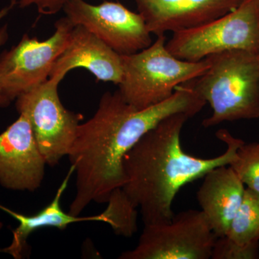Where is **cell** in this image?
Here are the masks:
<instances>
[{"instance_id":"6da1fadb","label":"cell","mask_w":259,"mask_h":259,"mask_svg":"<svg viewBox=\"0 0 259 259\" xmlns=\"http://www.w3.org/2000/svg\"><path fill=\"white\" fill-rule=\"evenodd\" d=\"M205 105L187 83L165 101L143 110L127 103L118 90L104 94L93 117L80 123L68 155L76 176L70 214L79 216L92 202H107L114 190L123 187L124 158L150 130L175 114L194 117Z\"/></svg>"},{"instance_id":"7a4b0ae2","label":"cell","mask_w":259,"mask_h":259,"mask_svg":"<svg viewBox=\"0 0 259 259\" xmlns=\"http://www.w3.org/2000/svg\"><path fill=\"white\" fill-rule=\"evenodd\" d=\"M190 118L185 113L168 116L146 133L124 158L126 182L122 188L139 207L144 226L169 223L179 191L215 167L229 166L244 143L221 129L216 136L227 145L223 154L211 158L188 154L182 147L181 134Z\"/></svg>"},{"instance_id":"3957f363","label":"cell","mask_w":259,"mask_h":259,"mask_svg":"<svg viewBox=\"0 0 259 259\" xmlns=\"http://www.w3.org/2000/svg\"><path fill=\"white\" fill-rule=\"evenodd\" d=\"M206 59L208 69L187 82L212 108L202 125L258 119L259 51H226Z\"/></svg>"},{"instance_id":"277c9868","label":"cell","mask_w":259,"mask_h":259,"mask_svg":"<svg viewBox=\"0 0 259 259\" xmlns=\"http://www.w3.org/2000/svg\"><path fill=\"white\" fill-rule=\"evenodd\" d=\"M121 56L123 74L118 91L139 110L165 101L177 87L199 77L209 66L206 59L192 62L174 56L166 48L165 35H158L139 52Z\"/></svg>"},{"instance_id":"5b68a950","label":"cell","mask_w":259,"mask_h":259,"mask_svg":"<svg viewBox=\"0 0 259 259\" xmlns=\"http://www.w3.org/2000/svg\"><path fill=\"white\" fill-rule=\"evenodd\" d=\"M168 50L192 62L231 51H259V0H244L236 10L209 23L172 32Z\"/></svg>"},{"instance_id":"8992f818","label":"cell","mask_w":259,"mask_h":259,"mask_svg":"<svg viewBox=\"0 0 259 259\" xmlns=\"http://www.w3.org/2000/svg\"><path fill=\"white\" fill-rule=\"evenodd\" d=\"M75 25L66 18L55 23V31L45 40L24 35L18 45L0 55V105L8 107L23 94L50 77L58 58L69 44Z\"/></svg>"},{"instance_id":"52a82bcc","label":"cell","mask_w":259,"mask_h":259,"mask_svg":"<svg viewBox=\"0 0 259 259\" xmlns=\"http://www.w3.org/2000/svg\"><path fill=\"white\" fill-rule=\"evenodd\" d=\"M59 83L49 79L16 100L17 110L28 117L37 147L50 166L68 156L82 120L61 103Z\"/></svg>"},{"instance_id":"ba28073f","label":"cell","mask_w":259,"mask_h":259,"mask_svg":"<svg viewBox=\"0 0 259 259\" xmlns=\"http://www.w3.org/2000/svg\"><path fill=\"white\" fill-rule=\"evenodd\" d=\"M218 237L202 210L175 214L169 223L144 226L134 249L121 259H209Z\"/></svg>"},{"instance_id":"9c48e42d","label":"cell","mask_w":259,"mask_h":259,"mask_svg":"<svg viewBox=\"0 0 259 259\" xmlns=\"http://www.w3.org/2000/svg\"><path fill=\"white\" fill-rule=\"evenodd\" d=\"M63 10L74 25H81L120 55L139 52L153 42L142 15L120 3L93 5L85 0H69Z\"/></svg>"},{"instance_id":"30bf717a","label":"cell","mask_w":259,"mask_h":259,"mask_svg":"<svg viewBox=\"0 0 259 259\" xmlns=\"http://www.w3.org/2000/svg\"><path fill=\"white\" fill-rule=\"evenodd\" d=\"M46 166L30 121L20 114L0 134V185L8 190L34 192L41 186Z\"/></svg>"},{"instance_id":"8fae6325","label":"cell","mask_w":259,"mask_h":259,"mask_svg":"<svg viewBox=\"0 0 259 259\" xmlns=\"http://www.w3.org/2000/svg\"><path fill=\"white\" fill-rule=\"evenodd\" d=\"M156 36L194 28L231 13L244 0H134Z\"/></svg>"},{"instance_id":"7c38bea8","label":"cell","mask_w":259,"mask_h":259,"mask_svg":"<svg viewBox=\"0 0 259 259\" xmlns=\"http://www.w3.org/2000/svg\"><path fill=\"white\" fill-rule=\"evenodd\" d=\"M83 68L97 79L118 85L122 79V56L81 25H75L69 44L58 58L49 79L60 83L71 70Z\"/></svg>"},{"instance_id":"4fadbf2b","label":"cell","mask_w":259,"mask_h":259,"mask_svg":"<svg viewBox=\"0 0 259 259\" xmlns=\"http://www.w3.org/2000/svg\"><path fill=\"white\" fill-rule=\"evenodd\" d=\"M245 187L231 166L212 168L197 191L201 210L218 238L226 236L244 195Z\"/></svg>"},{"instance_id":"5bb4252c","label":"cell","mask_w":259,"mask_h":259,"mask_svg":"<svg viewBox=\"0 0 259 259\" xmlns=\"http://www.w3.org/2000/svg\"><path fill=\"white\" fill-rule=\"evenodd\" d=\"M74 172V167L71 166L69 173L65 177L64 181L58 189L55 197L47 207L39 211L36 214L26 215L15 212L8 207L0 204V209L14 218L19 222V226L13 231V241L9 246L3 248L0 251L9 253L15 258H23L25 248L26 247L27 239L33 232L44 228H56L64 230L72 223L86 222V221H96L103 222L104 218L101 213L97 215L80 217L75 216L70 213H66L61 209V198L64 194L71 175Z\"/></svg>"},{"instance_id":"9a60e30c","label":"cell","mask_w":259,"mask_h":259,"mask_svg":"<svg viewBox=\"0 0 259 259\" xmlns=\"http://www.w3.org/2000/svg\"><path fill=\"white\" fill-rule=\"evenodd\" d=\"M226 236L241 245L259 241V194L245 188L243 201Z\"/></svg>"},{"instance_id":"2e32d148","label":"cell","mask_w":259,"mask_h":259,"mask_svg":"<svg viewBox=\"0 0 259 259\" xmlns=\"http://www.w3.org/2000/svg\"><path fill=\"white\" fill-rule=\"evenodd\" d=\"M107 203L106 209L101 213L104 223L110 225L117 236H134L138 230V207L122 188L114 190Z\"/></svg>"},{"instance_id":"e0dca14e","label":"cell","mask_w":259,"mask_h":259,"mask_svg":"<svg viewBox=\"0 0 259 259\" xmlns=\"http://www.w3.org/2000/svg\"><path fill=\"white\" fill-rule=\"evenodd\" d=\"M229 166L247 188L259 194V142L243 143Z\"/></svg>"},{"instance_id":"ac0fdd59","label":"cell","mask_w":259,"mask_h":259,"mask_svg":"<svg viewBox=\"0 0 259 259\" xmlns=\"http://www.w3.org/2000/svg\"><path fill=\"white\" fill-rule=\"evenodd\" d=\"M212 259L259 258V241L246 245L236 243L228 237L217 238L213 246Z\"/></svg>"},{"instance_id":"d6986e66","label":"cell","mask_w":259,"mask_h":259,"mask_svg":"<svg viewBox=\"0 0 259 259\" xmlns=\"http://www.w3.org/2000/svg\"><path fill=\"white\" fill-rule=\"evenodd\" d=\"M69 0H17L20 8L35 7L39 13L46 15H55L64 9Z\"/></svg>"},{"instance_id":"ffe728a7","label":"cell","mask_w":259,"mask_h":259,"mask_svg":"<svg viewBox=\"0 0 259 259\" xmlns=\"http://www.w3.org/2000/svg\"><path fill=\"white\" fill-rule=\"evenodd\" d=\"M16 5L17 0H12L10 4L3 7L2 9H0V21L9 14ZM8 37H9V35H8V26L5 25V26L0 28V47L4 45L5 42H7V40H8ZM0 107H1V105H0Z\"/></svg>"},{"instance_id":"44dd1931","label":"cell","mask_w":259,"mask_h":259,"mask_svg":"<svg viewBox=\"0 0 259 259\" xmlns=\"http://www.w3.org/2000/svg\"><path fill=\"white\" fill-rule=\"evenodd\" d=\"M2 228H3V223H0V229H1Z\"/></svg>"},{"instance_id":"7402d4cb","label":"cell","mask_w":259,"mask_h":259,"mask_svg":"<svg viewBox=\"0 0 259 259\" xmlns=\"http://www.w3.org/2000/svg\"><path fill=\"white\" fill-rule=\"evenodd\" d=\"M259 119V118H258Z\"/></svg>"}]
</instances>
